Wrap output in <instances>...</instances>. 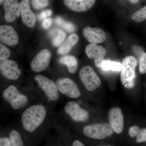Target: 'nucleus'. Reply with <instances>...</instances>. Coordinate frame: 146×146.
<instances>
[{
	"label": "nucleus",
	"instance_id": "obj_1",
	"mask_svg": "<svg viewBox=\"0 0 146 146\" xmlns=\"http://www.w3.org/2000/svg\"><path fill=\"white\" fill-rule=\"evenodd\" d=\"M54 106L39 101L30 105L20 113L18 125L25 134L36 146L53 129L57 116Z\"/></svg>",
	"mask_w": 146,
	"mask_h": 146
},
{
	"label": "nucleus",
	"instance_id": "obj_2",
	"mask_svg": "<svg viewBox=\"0 0 146 146\" xmlns=\"http://www.w3.org/2000/svg\"><path fill=\"white\" fill-rule=\"evenodd\" d=\"M1 99L11 111L21 113L23 110L39 99L32 89H21L14 84H9L1 89Z\"/></svg>",
	"mask_w": 146,
	"mask_h": 146
},
{
	"label": "nucleus",
	"instance_id": "obj_3",
	"mask_svg": "<svg viewBox=\"0 0 146 146\" xmlns=\"http://www.w3.org/2000/svg\"><path fill=\"white\" fill-rule=\"evenodd\" d=\"M33 80L36 87L32 90L40 101L54 106L60 102L63 96L54 80L40 74L35 76Z\"/></svg>",
	"mask_w": 146,
	"mask_h": 146
},
{
	"label": "nucleus",
	"instance_id": "obj_4",
	"mask_svg": "<svg viewBox=\"0 0 146 146\" xmlns=\"http://www.w3.org/2000/svg\"><path fill=\"white\" fill-rule=\"evenodd\" d=\"M80 104L74 101L68 102L61 110L57 112V115L63 119H68L74 122L87 121L90 117V114L87 110L82 107Z\"/></svg>",
	"mask_w": 146,
	"mask_h": 146
},
{
	"label": "nucleus",
	"instance_id": "obj_5",
	"mask_svg": "<svg viewBox=\"0 0 146 146\" xmlns=\"http://www.w3.org/2000/svg\"><path fill=\"white\" fill-rule=\"evenodd\" d=\"M138 61L133 56H129L123 59L121 63V81L123 86L127 89H131L135 86L136 68Z\"/></svg>",
	"mask_w": 146,
	"mask_h": 146
},
{
	"label": "nucleus",
	"instance_id": "obj_6",
	"mask_svg": "<svg viewBox=\"0 0 146 146\" xmlns=\"http://www.w3.org/2000/svg\"><path fill=\"white\" fill-rule=\"evenodd\" d=\"M82 131L86 138L101 140L111 136L114 131L110 125L102 123L86 125L83 126Z\"/></svg>",
	"mask_w": 146,
	"mask_h": 146
},
{
	"label": "nucleus",
	"instance_id": "obj_7",
	"mask_svg": "<svg viewBox=\"0 0 146 146\" xmlns=\"http://www.w3.org/2000/svg\"><path fill=\"white\" fill-rule=\"evenodd\" d=\"M54 81L59 93L63 96L74 99L81 96V91L78 85L70 78L59 77Z\"/></svg>",
	"mask_w": 146,
	"mask_h": 146
},
{
	"label": "nucleus",
	"instance_id": "obj_8",
	"mask_svg": "<svg viewBox=\"0 0 146 146\" xmlns=\"http://www.w3.org/2000/svg\"><path fill=\"white\" fill-rule=\"evenodd\" d=\"M53 129L60 136L65 146H86L79 139L73 138L66 123L57 115Z\"/></svg>",
	"mask_w": 146,
	"mask_h": 146
},
{
	"label": "nucleus",
	"instance_id": "obj_9",
	"mask_svg": "<svg viewBox=\"0 0 146 146\" xmlns=\"http://www.w3.org/2000/svg\"><path fill=\"white\" fill-rule=\"evenodd\" d=\"M79 77L85 89L93 91L101 84V80L92 67L89 65L83 66L79 72Z\"/></svg>",
	"mask_w": 146,
	"mask_h": 146
},
{
	"label": "nucleus",
	"instance_id": "obj_10",
	"mask_svg": "<svg viewBox=\"0 0 146 146\" xmlns=\"http://www.w3.org/2000/svg\"><path fill=\"white\" fill-rule=\"evenodd\" d=\"M11 146H36L25 134L18 124L6 127Z\"/></svg>",
	"mask_w": 146,
	"mask_h": 146
},
{
	"label": "nucleus",
	"instance_id": "obj_11",
	"mask_svg": "<svg viewBox=\"0 0 146 146\" xmlns=\"http://www.w3.org/2000/svg\"><path fill=\"white\" fill-rule=\"evenodd\" d=\"M0 72L4 78L11 81L17 80L22 74L16 61L8 59L1 60Z\"/></svg>",
	"mask_w": 146,
	"mask_h": 146
},
{
	"label": "nucleus",
	"instance_id": "obj_12",
	"mask_svg": "<svg viewBox=\"0 0 146 146\" xmlns=\"http://www.w3.org/2000/svg\"><path fill=\"white\" fill-rule=\"evenodd\" d=\"M51 56L50 51L48 49H44L40 51L31 62L32 70L36 73L44 71L49 65Z\"/></svg>",
	"mask_w": 146,
	"mask_h": 146
},
{
	"label": "nucleus",
	"instance_id": "obj_13",
	"mask_svg": "<svg viewBox=\"0 0 146 146\" xmlns=\"http://www.w3.org/2000/svg\"><path fill=\"white\" fill-rule=\"evenodd\" d=\"M85 52L89 58L94 59V63L97 67L101 68L106 54L104 47L97 44H90L85 48Z\"/></svg>",
	"mask_w": 146,
	"mask_h": 146
},
{
	"label": "nucleus",
	"instance_id": "obj_14",
	"mask_svg": "<svg viewBox=\"0 0 146 146\" xmlns=\"http://www.w3.org/2000/svg\"><path fill=\"white\" fill-rule=\"evenodd\" d=\"M109 124L117 134L122 132L124 127V117L121 110L119 107L112 108L108 112Z\"/></svg>",
	"mask_w": 146,
	"mask_h": 146
},
{
	"label": "nucleus",
	"instance_id": "obj_15",
	"mask_svg": "<svg viewBox=\"0 0 146 146\" xmlns=\"http://www.w3.org/2000/svg\"><path fill=\"white\" fill-rule=\"evenodd\" d=\"M0 41L9 46H14L19 42V36L14 28L8 25L0 26Z\"/></svg>",
	"mask_w": 146,
	"mask_h": 146
},
{
	"label": "nucleus",
	"instance_id": "obj_16",
	"mask_svg": "<svg viewBox=\"0 0 146 146\" xmlns=\"http://www.w3.org/2000/svg\"><path fill=\"white\" fill-rule=\"evenodd\" d=\"M5 19L8 23H12L21 15L20 3L18 0H5L3 5Z\"/></svg>",
	"mask_w": 146,
	"mask_h": 146
},
{
	"label": "nucleus",
	"instance_id": "obj_17",
	"mask_svg": "<svg viewBox=\"0 0 146 146\" xmlns=\"http://www.w3.org/2000/svg\"><path fill=\"white\" fill-rule=\"evenodd\" d=\"M82 34L84 38L91 44H101L106 39L105 32L98 28L86 27L83 29Z\"/></svg>",
	"mask_w": 146,
	"mask_h": 146
},
{
	"label": "nucleus",
	"instance_id": "obj_18",
	"mask_svg": "<svg viewBox=\"0 0 146 146\" xmlns=\"http://www.w3.org/2000/svg\"><path fill=\"white\" fill-rule=\"evenodd\" d=\"M20 8L22 22L28 27L33 28L35 25L36 18L31 9L29 0H21Z\"/></svg>",
	"mask_w": 146,
	"mask_h": 146
},
{
	"label": "nucleus",
	"instance_id": "obj_19",
	"mask_svg": "<svg viewBox=\"0 0 146 146\" xmlns=\"http://www.w3.org/2000/svg\"><path fill=\"white\" fill-rule=\"evenodd\" d=\"M96 0H63L64 4L70 10L77 12L87 11L94 6Z\"/></svg>",
	"mask_w": 146,
	"mask_h": 146
},
{
	"label": "nucleus",
	"instance_id": "obj_20",
	"mask_svg": "<svg viewBox=\"0 0 146 146\" xmlns=\"http://www.w3.org/2000/svg\"><path fill=\"white\" fill-rule=\"evenodd\" d=\"M78 40V36L76 34L71 35L59 46L57 50L58 53L61 55L68 53L72 48L77 43Z\"/></svg>",
	"mask_w": 146,
	"mask_h": 146
},
{
	"label": "nucleus",
	"instance_id": "obj_21",
	"mask_svg": "<svg viewBox=\"0 0 146 146\" xmlns=\"http://www.w3.org/2000/svg\"><path fill=\"white\" fill-rule=\"evenodd\" d=\"M59 62L62 65H65L68 71L71 74H74L78 68V60L74 56L72 55L64 56L59 59Z\"/></svg>",
	"mask_w": 146,
	"mask_h": 146
},
{
	"label": "nucleus",
	"instance_id": "obj_22",
	"mask_svg": "<svg viewBox=\"0 0 146 146\" xmlns=\"http://www.w3.org/2000/svg\"><path fill=\"white\" fill-rule=\"evenodd\" d=\"M50 35L53 46L55 47L60 46L66 37L65 32L59 29H54L51 31Z\"/></svg>",
	"mask_w": 146,
	"mask_h": 146
},
{
	"label": "nucleus",
	"instance_id": "obj_23",
	"mask_svg": "<svg viewBox=\"0 0 146 146\" xmlns=\"http://www.w3.org/2000/svg\"><path fill=\"white\" fill-rule=\"evenodd\" d=\"M128 133L131 138L136 137V141L137 143H143L146 141V127L141 129L137 126H132L129 128Z\"/></svg>",
	"mask_w": 146,
	"mask_h": 146
},
{
	"label": "nucleus",
	"instance_id": "obj_24",
	"mask_svg": "<svg viewBox=\"0 0 146 146\" xmlns=\"http://www.w3.org/2000/svg\"><path fill=\"white\" fill-rule=\"evenodd\" d=\"M121 63L109 60H104L101 68L105 71L112 70L120 72L121 70Z\"/></svg>",
	"mask_w": 146,
	"mask_h": 146
},
{
	"label": "nucleus",
	"instance_id": "obj_25",
	"mask_svg": "<svg viewBox=\"0 0 146 146\" xmlns=\"http://www.w3.org/2000/svg\"><path fill=\"white\" fill-rule=\"evenodd\" d=\"M43 146H65L60 136L56 133L53 136L47 138L44 145Z\"/></svg>",
	"mask_w": 146,
	"mask_h": 146
},
{
	"label": "nucleus",
	"instance_id": "obj_26",
	"mask_svg": "<svg viewBox=\"0 0 146 146\" xmlns=\"http://www.w3.org/2000/svg\"><path fill=\"white\" fill-rule=\"evenodd\" d=\"M55 22L58 25L63 28L68 32L72 33L76 29L75 26L72 23L67 22L60 17H57L55 19Z\"/></svg>",
	"mask_w": 146,
	"mask_h": 146
},
{
	"label": "nucleus",
	"instance_id": "obj_27",
	"mask_svg": "<svg viewBox=\"0 0 146 146\" xmlns=\"http://www.w3.org/2000/svg\"><path fill=\"white\" fill-rule=\"evenodd\" d=\"M0 146H11V141L6 127H1Z\"/></svg>",
	"mask_w": 146,
	"mask_h": 146
},
{
	"label": "nucleus",
	"instance_id": "obj_28",
	"mask_svg": "<svg viewBox=\"0 0 146 146\" xmlns=\"http://www.w3.org/2000/svg\"><path fill=\"white\" fill-rule=\"evenodd\" d=\"M133 21L136 23H141L146 20V5L140 10L133 13L131 16Z\"/></svg>",
	"mask_w": 146,
	"mask_h": 146
},
{
	"label": "nucleus",
	"instance_id": "obj_29",
	"mask_svg": "<svg viewBox=\"0 0 146 146\" xmlns=\"http://www.w3.org/2000/svg\"><path fill=\"white\" fill-rule=\"evenodd\" d=\"M49 0H31L32 5L36 10L42 9L48 5Z\"/></svg>",
	"mask_w": 146,
	"mask_h": 146
},
{
	"label": "nucleus",
	"instance_id": "obj_30",
	"mask_svg": "<svg viewBox=\"0 0 146 146\" xmlns=\"http://www.w3.org/2000/svg\"><path fill=\"white\" fill-rule=\"evenodd\" d=\"M10 50L2 43L0 44V60L8 59L10 56Z\"/></svg>",
	"mask_w": 146,
	"mask_h": 146
},
{
	"label": "nucleus",
	"instance_id": "obj_31",
	"mask_svg": "<svg viewBox=\"0 0 146 146\" xmlns=\"http://www.w3.org/2000/svg\"><path fill=\"white\" fill-rule=\"evenodd\" d=\"M139 72L141 74H146V53L144 52L140 58Z\"/></svg>",
	"mask_w": 146,
	"mask_h": 146
},
{
	"label": "nucleus",
	"instance_id": "obj_32",
	"mask_svg": "<svg viewBox=\"0 0 146 146\" xmlns=\"http://www.w3.org/2000/svg\"><path fill=\"white\" fill-rule=\"evenodd\" d=\"M52 14V11L50 9L44 11L38 15V20H42L46 19L47 18L50 16Z\"/></svg>",
	"mask_w": 146,
	"mask_h": 146
},
{
	"label": "nucleus",
	"instance_id": "obj_33",
	"mask_svg": "<svg viewBox=\"0 0 146 146\" xmlns=\"http://www.w3.org/2000/svg\"><path fill=\"white\" fill-rule=\"evenodd\" d=\"M52 18H48L45 19L42 23V27L45 29H48L52 23Z\"/></svg>",
	"mask_w": 146,
	"mask_h": 146
},
{
	"label": "nucleus",
	"instance_id": "obj_34",
	"mask_svg": "<svg viewBox=\"0 0 146 146\" xmlns=\"http://www.w3.org/2000/svg\"><path fill=\"white\" fill-rule=\"evenodd\" d=\"M129 1H130L131 2L133 3H136L138 2L139 0H129Z\"/></svg>",
	"mask_w": 146,
	"mask_h": 146
},
{
	"label": "nucleus",
	"instance_id": "obj_35",
	"mask_svg": "<svg viewBox=\"0 0 146 146\" xmlns=\"http://www.w3.org/2000/svg\"><path fill=\"white\" fill-rule=\"evenodd\" d=\"M5 0H0V4H1V5L2 4V3Z\"/></svg>",
	"mask_w": 146,
	"mask_h": 146
},
{
	"label": "nucleus",
	"instance_id": "obj_36",
	"mask_svg": "<svg viewBox=\"0 0 146 146\" xmlns=\"http://www.w3.org/2000/svg\"><path fill=\"white\" fill-rule=\"evenodd\" d=\"M98 146H112L111 145H100Z\"/></svg>",
	"mask_w": 146,
	"mask_h": 146
}]
</instances>
